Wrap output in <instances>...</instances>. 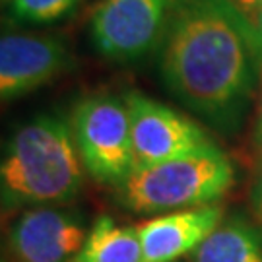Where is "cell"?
Masks as SVG:
<instances>
[{"label": "cell", "instance_id": "6da1fadb", "mask_svg": "<svg viewBox=\"0 0 262 262\" xmlns=\"http://www.w3.org/2000/svg\"><path fill=\"white\" fill-rule=\"evenodd\" d=\"M159 68L169 92L220 132H235L256 90L262 53L231 0H173Z\"/></svg>", "mask_w": 262, "mask_h": 262}, {"label": "cell", "instance_id": "7a4b0ae2", "mask_svg": "<svg viewBox=\"0 0 262 262\" xmlns=\"http://www.w3.org/2000/svg\"><path fill=\"white\" fill-rule=\"evenodd\" d=\"M84 173L70 126L53 115L35 117L6 142L0 163L2 208L70 202L82 190Z\"/></svg>", "mask_w": 262, "mask_h": 262}, {"label": "cell", "instance_id": "3957f363", "mask_svg": "<svg viewBox=\"0 0 262 262\" xmlns=\"http://www.w3.org/2000/svg\"><path fill=\"white\" fill-rule=\"evenodd\" d=\"M235 167L217 146L188 156L138 167L119 187V202L134 214H165L206 204L227 194Z\"/></svg>", "mask_w": 262, "mask_h": 262}, {"label": "cell", "instance_id": "277c9868", "mask_svg": "<svg viewBox=\"0 0 262 262\" xmlns=\"http://www.w3.org/2000/svg\"><path fill=\"white\" fill-rule=\"evenodd\" d=\"M70 132L90 177L117 188L126 183L136 163L124 97L107 94L84 97L72 111Z\"/></svg>", "mask_w": 262, "mask_h": 262}, {"label": "cell", "instance_id": "5b68a950", "mask_svg": "<svg viewBox=\"0 0 262 262\" xmlns=\"http://www.w3.org/2000/svg\"><path fill=\"white\" fill-rule=\"evenodd\" d=\"M173 0H99L90 14V37L99 55L138 60L161 47Z\"/></svg>", "mask_w": 262, "mask_h": 262}, {"label": "cell", "instance_id": "8992f818", "mask_svg": "<svg viewBox=\"0 0 262 262\" xmlns=\"http://www.w3.org/2000/svg\"><path fill=\"white\" fill-rule=\"evenodd\" d=\"M124 101L130 115L134 169L215 148L196 122L142 92H126Z\"/></svg>", "mask_w": 262, "mask_h": 262}, {"label": "cell", "instance_id": "52a82bcc", "mask_svg": "<svg viewBox=\"0 0 262 262\" xmlns=\"http://www.w3.org/2000/svg\"><path fill=\"white\" fill-rule=\"evenodd\" d=\"M88 224L70 208L35 206L24 210L8 231L12 262H70L80 253Z\"/></svg>", "mask_w": 262, "mask_h": 262}, {"label": "cell", "instance_id": "ba28073f", "mask_svg": "<svg viewBox=\"0 0 262 262\" xmlns=\"http://www.w3.org/2000/svg\"><path fill=\"white\" fill-rule=\"evenodd\" d=\"M72 66L60 39L6 33L0 41V95L4 101L49 84Z\"/></svg>", "mask_w": 262, "mask_h": 262}, {"label": "cell", "instance_id": "9c48e42d", "mask_svg": "<svg viewBox=\"0 0 262 262\" xmlns=\"http://www.w3.org/2000/svg\"><path fill=\"white\" fill-rule=\"evenodd\" d=\"M224 220V208L206 204L175 210L136 225L144 262H173L194 253Z\"/></svg>", "mask_w": 262, "mask_h": 262}, {"label": "cell", "instance_id": "30bf717a", "mask_svg": "<svg viewBox=\"0 0 262 262\" xmlns=\"http://www.w3.org/2000/svg\"><path fill=\"white\" fill-rule=\"evenodd\" d=\"M192 262H262V224L229 215L192 253Z\"/></svg>", "mask_w": 262, "mask_h": 262}, {"label": "cell", "instance_id": "8fae6325", "mask_svg": "<svg viewBox=\"0 0 262 262\" xmlns=\"http://www.w3.org/2000/svg\"><path fill=\"white\" fill-rule=\"evenodd\" d=\"M70 262H144L136 227L119 225L109 215L95 220L80 253Z\"/></svg>", "mask_w": 262, "mask_h": 262}, {"label": "cell", "instance_id": "7c38bea8", "mask_svg": "<svg viewBox=\"0 0 262 262\" xmlns=\"http://www.w3.org/2000/svg\"><path fill=\"white\" fill-rule=\"evenodd\" d=\"M8 14L19 24H53L76 8L80 0H4Z\"/></svg>", "mask_w": 262, "mask_h": 262}, {"label": "cell", "instance_id": "4fadbf2b", "mask_svg": "<svg viewBox=\"0 0 262 262\" xmlns=\"http://www.w3.org/2000/svg\"><path fill=\"white\" fill-rule=\"evenodd\" d=\"M249 202L254 215L262 224V161H256V167H254L251 188H249Z\"/></svg>", "mask_w": 262, "mask_h": 262}, {"label": "cell", "instance_id": "5bb4252c", "mask_svg": "<svg viewBox=\"0 0 262 262\" xmlns=\"http://www.w3.org/2000/svg\"><path fill=\"white\" fill-rule=\"evenodd\" d=\"M262 140V64L260 76H258V101H256V117H254V128H253V144Z\"/></svg>", "mask_w": 262, "mask_h": 262}, {"label": "cell", "instance_id": "9a60e30c", "mask_svg": "<svg viewBox=\"0 0 262 262\" xmlns=\"http://www.w3.org/2000/svg\"><path fill=\"white\" fill-rule=\"evenodd\" d=\"M231 2L243 12L245 16H251L254 12L262 10V0H231Z\"/></svg>", "mask_w": 262, "mask_h": 262}, {"label": "cell", "instance_id": "2e32d148", "mask_svg": "<svg viewBox=\"0 0 262 262\" xmlns=\"http://www.w3.org/2000/svg\"><path fill=\"white\" fill-rule=\"evenodd\" d=\"M247 19H249L251 26H253L256 41H258V49H260V53H262V10L254 12V14H251V16H247Z\"/></svg>", "mask_w": 262, "mask_h": 262}, {"label": "cell", "instance_id": "e0dca14e", "mask_svg": "<svg viewBox=\"0 0 262 262\" xmlns=\"http://www.w3.org/2000/svg\"><path fill=\"white\" fill-rule=\"evenodd\" d=\"M254 150H256V161H262V140L254 144Z\"/></svg>", "mask_w": 262, "mask_h": 262}]
</instances>
